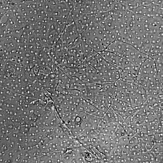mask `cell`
Returning a JSON list of instances; mask_svg holds the SVG:
<instances>
[{
    "mask_svg": "<svg viewBox=\"0 0 163 163\" xmlns=\"http://www.w3.org/2000/svg\"><path fill=\"white\" fill-rule=\"evenodd\" d=\"M106 50L126 59L139 68L149 57L131 44L117 39L107 46Z\"/></svg>",
    "mask_w": 163,
    "mask_h": 163,
    "instance_id": "1",
    "label": "cell"
},
{
    "mask_svg": "<svg viewBox=\"0 0 163 163\" xmlns=\"http://www.w3.org/2000/svg\"><path fill=\"white\" fill-rule=\"evenodd\" d=\"M127 90L130 104L133 106L141 107L148 104L145 90L143 86L136 80Z\"/></svg>",
    "mask_w": 163,
    "mask_h": 163,
    "instance_id": "2",
    "label": "cell"
},
{
    "mask_svg": "<svg viewBox=\"0 0 163 163\" xmlns=\"http://www.w3.org/2000/svg\"><path fill=\"white\" fill-rule=\"evenodd\" d=\"M80 37L75 21L72 22L67 27L62 37L63 44L67 48Z\"/></svg>",
    "mask_w": 163,
    "mask_h": 163,
    "instance_id": "3",
    "label": "cell"
},
{
    "mask_svg": "<svg viewBox=\"0 0 163 163\" xmlns=\"http://www.w3.org/2000/svg\"><path fill=\"white\" fill-rule=\"evenodd\" d=\"M115 98L130 104L128 93L126 89L117 90Z\"/></svg>",
    "mask_w": 163,
    "mask_h": 163,
    "instance_id": "4",
    "label": "cell"
}]
</instances>
